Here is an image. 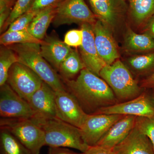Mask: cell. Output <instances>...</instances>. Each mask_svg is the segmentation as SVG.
Returning a JSON list of instances; mask_svg holds the SVG:
<instances>
[{
	"label": "cell",
	"instance_id": "obj_1",
	"mask_svg": "<svg viewBox=\"0 0 154 154\" xmlns=\"http://www.w3.org/2000/svg\"><path fill=\"white\" fill-rule=\"evenodd\" d=\"M61 79L67 91L74 96L87 114H96L101 107L115 102V94L110 86L87 69H83L75 79Z\"/></svg>",
	"mask_w": 154,
	"mask_h": 154
},
{
	"label": "cell",
	"instance_id": "obj_23",
	"mask_svg": "<svg viewBox=\"0 0 154 154\" xmlns=\"http://www.w3.org/2000/svg\"><path fill=\"white\" fill-rule=\"evenodd\" d=\"M1 154H32L15 136L7 130L1 128Z\"/></svg>",
	"mask_w": 154,
	"mask_h": 154
},
{
	"label": "cell",
	"instance_id": "obj_34",
	"mask_svg": "<svg viewBox=\"0 0 154 154\" xmlns=\"http://www.w3.org/2000/svg\"><path fill=\"white\" fill-rule=\"evenodd\" d=\"M48 154H80L65 147H50Z\"/></svg>",
	"mask_w": 154,
	"mask_h": 154
},
{
	"label": "cell",
	"instance_id": "obj_18",
	"mask_svg": "<svg viewBox=\"0 0 154 154\" xmlns=\"http://www.w3.org/2000/svg\"><path fill=\"white\" fill-rule=\"evenodd\" d=\"M137 116H124L111 126L97 145L113 149L124 140L134 127Z\"/></svg>",
	"mask_w": 154,
	"mask_h": 154
},
{
	"label": "cell",
	"instance_id": "obj_26",
	"mask_svg": "<svg viewBox=\"0 0 154 154\" xmlns=\"http://www.w3.org/2000/svg\"><path fill=\"white\" fill-rule=\"evenodd\" d=\"M129 65L133 69L142 73L154 72V51L144 54L135 56L128 59Z\"/></svg>",
	"mask_w": 154,
	"mask_h": 154
},
{
	"label": "cell",
	"instance_id": "obj_21",
	"mask_svg": "<svg viewBox=\"0 0 154 154\" xmlns=\"http://www.w3.org/2000/svg\"><path fill=\"white\" fill-rule=\"evenodd\" d=\"M131 16L136 24L148 22L154 15V0H128Z\"/></svg>",
	"mask_w": 154,
	"mask_h": 154
},
{
	"label": "cell",
	"instance_id": "obj_9",
	"mask_svg": "<svg viewBox=\"0 0 154 154\" xmlns=\"http://www.w3.org/2000/svg\"><path fill=\"white\" fill-rule=\"evenodd\" d=\"M125 115L88 114L80 128L83 140L90 146L97 145L111 126Z\"/></svg>",
	"mask_w": 154,
	"mask_h": 154
},
{
	"label": "cell",
	"instance_id": "obj_33",
	"mask_svg": "<svg viewBox=\"0 0 154 154\" xmlns=\"http://www.w3.org/2000/svg\"><path fill=\"white\" fill-rule=\"evenodd\" d=\"M80 154H116L113 149L98 145L90 146L86 151Z\"/></svg>",
	"mask_w": 154,
	"mask_h": 154
},
{
	"label": "cell",
	"instance_id": "obj_22",
	"mask_svg": "<svg viewBox=\"0 0 154 154\" xmlns=\"http://www.w3.org/2000/svg\"><path fill=\"white\" fill-rule=\"evenodd\" d=\"M85 68V65L78 51L72 48L69 55L61 64L58 72L61 79L72 80Z\"/></svg>",
	"mask_w": 154,
	"mask_h": 154
},
{
	"label": "cell",
	"instance_id": "obj_3",
	"mask_svg": "<svg viewBox=\"0 0 154 154\" xmlns=\"http://www.w3.org/2000/svg\"><path fill=\"white\" fill-rule=\"evenodd\" d=\"M32 119L44 131L45 146L50 147L71 148L82 153L90 147L83 140L80 129L76 127L57 118L44 120Z\"/></svg>",
	"mask_w": 154,
	"mask_h": 154
},
{
	"label": "cell",
	"instance_id": "obj_32",
	"mask_svg": "<svg viewBox=\"0 0 154 154\" xmlns=\"http://www.w3.org/2000/svg\"><path fill=\"white\" fill-rule=\"evenodd\" d=\"M63 1V0H33L28 11L38 12L47 8L58 6Z\"/></svg>",
	"mask_w": 154,
	"mask_h": 154
},
{
	"label": "cell",
	"instance_id": "obj_11",
	"mask_svg": "<svg viewBox=\"0 0 154 154\" xmlns=\"http://www.w3.org/2000/svg\"><path fill=\"white\" fill-rule=\"evenodd\" d=\"M55 93L57 118L80 129L88 114L68 91H55Z\"/></svg>",
	"mask_w": 154,
	"mask_h": 154
},
{
	"label": "cell",
	"instance_id": "obj_27",
	"mask_svg": "<svg viewBox=\"0 0 154 154\" xmlns=\"http://www.w3.org/2000/svg\"><path fill=\"white\" fill-rule=\"evenodd\" d=\"M33 0H17L10 16L1 30L5 32L15 19L28 11Z\"/></svg>",
	"mask_w": 154,
	"mask_h": 154
},
{
	"label": "cell",
	"instance_id": "obj_8",
	"mask_svg": "<svg viewBox=\"0 0 154 154\" xmlns=\"http://www.w3.org/2000/svg\"><path fill=\"white\" fill-rule=\"evenodd\" d=\"M0 116L5 119H31L33 113L29 103L8 83L0 88Z\"/></svg>",
	"mask_w": 154,
	"mask_h": 154
},
{
	"label": "cell",
	"instance_id": "obj_24",
	"mask_svg": "<svg viewBox=\"0 0 154 154\" xmlns=\"http://www.w3.org/2000/svg\"><path fill=\"white\" fill-rule=\"evenodd\" d=\"M42 40L35 38L28 29L11 32H5L1 35L0 43L3 46L24 43H37L41 44Z\"/></svg>",
	"mask_w": 154,
	"mask_h": 154
},
{
	"label": "cell",
	"instance_id": "obj_25",
	"mask_svg": "<svg viewBox=\"0 0 154 154\" xmlns=\"http://www.w3.org/2000/svg\"><path fill=\"white\" fill-rule=\"evenodd\" d=\"M18 62L17 54L9 46H3L0 50V87L7 83L9 70Z\"/></svg>",
	"mask_w": 154,
	"mask_h": 154
},
{
	"label": "cell",
	"instance_id": "obj_17",
	"mask_svg": "<svg viewBox=\"0 0 154 154\" xmlns=\"http://www.w3.org/2000/svg\"><path fill=\"white\" fill-rule=\"evenodd\" d=\"M72 48L53 35H46L40 44L42 55L57 71Z\"/></svg>",
	"mask_w": 154,
	"mask_h": 154
},
{
	"label": "cell",
	"instance_id": "obj_10",
	"mask_svg": "<svg viewBox=\"0 0 154 154\" xmlns=\"http://www.w3.org/2000/svg\"><path fill=\"white\" fill-rule=\"evenodd\" d=\"M96 114L154 117V97L146 94H141L132 100L123 103L101 107Z\"/></svg>",
	"mask_w": 154,
	"mask_h": 154
},
{
	"label": "cell",
	"instance_id": "obj_19",
	"mask_svg": "<svg viewBox=\"0 0 154 154\" xmlns=\"http://www.w3.org/2000/svg\"><path fill=\"white\" fill-rule=\"evenodd\" d=\"M57 6L39 11L33 18L28 30L35 38L42 40L46 36L48 28L55 17Z\"/></svg>",
	"mask_w": 154,
	"mask_h": 154
},
{
	"label": "cell",
	"instance_id": "obj_2",
	"mask_svg": "<svg viewBox=\"0 0 154 154\" xmlns=\"http://www.w3.org/2000/svg\"><path fill=\"white\" fill-rule=\"evenodd\" d=\"M8 46L17 54L18 62L31 69L54 91L55 92L67 91L57 71L42 55L40 44L24 43Z\"/></svg>",
	"mask_w": 154,
	"mask_h": 154
},
{
	"label": "cell",
	"instance_id": "obj_15",
	"mask_svg": "<svg viewBox=\"0 0 154 154\" xmlns=\"http://www.w3.org/2000/svg\"><path fill=\"white\" fill-rule=\"evenodd\" d=\"M83 40L79 47L81 57L85 69L100 77V72L107 65L99 56L96 45L92 25H81Z\"/></svg>",
	"mask_w": 154,
	"mask_h": 154
},
{
	"label": "cell",
	"instance_id": "obj_13",
	"mask_svg": "<svg viewBox=\"0 0 154 154\" xmlns=\"http://www.w3.org/2000/svg\"><path fill=\"white\" fill-rule=\"evenodd\" d=\"M33 110V119L44 120L57 117L55 91L43 82L28 101Z\"/></svg>",
	"mask_w": 154,
	"mask_h": 154
},
{
	"label": "cell",
	"instance_id": "obj_6",
	"mask_svg": "<svg viewBox=\"0 0 154 154\" xmlns=\"http://www.w3.org/2000/svg\"><path fill=\"white\" fill-rule=\"evenodd\" d=\"M97 20L84 0H63L57 8L52 23L55 27L74 23L93 25Z\"/></svg>",
	"mask_w": 154,
	"mask_h": 154
},
{
	"label": "cell",
	"instance_id": "obj_20",
	"mask_svg": "<svg viewBox=\"0 0 154 154\" xmlns=\"http://www.w3.org/2000/svg\"><path fill=\"white\" fill-rule=\"evenodd\" d=\"M124 44L125 48L129 51L154 50V38L149 33L138 34L129 28L125 36Z\"/></svg>",
	"mask_w": 154,
	"mask_h": 154
},
{
	"label": "cell",
	"instance_id": "obj_36",
	"mask_svg": "<svg viewBox=\"0 0 154 154\" xmlns=\"http://www.w3.org/2000/svg\"><path fill=\"white\" fill-rule=\"evenodd\" d=\"M147 32L154 38V15L148 22Z\"/></svg>",
	"mask_w": 154,
	"mask_h": 154
},
{
	"label": "cell",
	"instance_id": "obj_12",
	"mask_svg": "<svg viewBox=\"0 0 154 154\" xmlns=\"http://www.w3.org/2000/svg\"><path fill=\"white\" fill-rule=\"evenodd\" d=\"M88 1L97 19L105 23L112 30L122 22L128 11L125 0Z\"/></svg>",
	"mask_w": 154,
	"mask_h": 154
},
{
	"label": "cell",
	"instance_id": "obj_28",
	"mask_svg": "<svg viewBox=\"0 0 154 154\" xmlns=\"http://www.w3.org/2000/svg\"><path fill=\"white\" fill-rule=\"evenodd\" d=\"M38 12L27 11L25 14H22L15 19L10 25L8 28L5 32L8 33L28 29L33 18Z\"/></svg>",
	"mask_w": 154,
	"mask_h": 154
},
{
	"label": "cell",
	"instance_id": "obj_29",
	"mask_svg": "<svg viewBox=\"0 0 154 154\" xmlns=\"http://www.w3.org/2000/svg\"><path fill=\"white\" fill-rule=\"evenodd\" d=\"M135 125L149 139L154 151V117L137 116Z\"/></svg>",
	"mask_w": 154,
	"mask_h": 154
},
{
	"label": "cell",
	"instance_id": "obj_35",
	"mask_svg": "<svg viewBox=\"0 0 154 154\" xmlns=\"http://www.w3.org/2000/svg\"><path fill=\"white\" fill-rule=\"evenodd\" d=\"M143 87L154 89V72L143 81Z\"/></svg>",
	"mask_w": 154,
	"mask_h": 154
},
{
	"label": "cell",
	"instance_id": "obj_7",
	"mask_svg": "<svg viewBox=\"0 0 154 154\" xmlns=\"http://www.w3.org/2000/svg\"><path fill=\"white\" fill-rule=\"evenodd\" d=\"M7 82L19 96L28 102L43 82L30 68L17 62L9 70Z\"/></svg>",
	"mask_w": 154,
	"mask_h": 154
},
{
	"label": "cell",
	"instance_id": "obj_30",
	"mask_svg": "<svg viewBox=\"0 0 154 154\" xmlns=\"http://www.w3.org/2000/svg\"><path fill=\"white\" fill-rule=\"evenodd\" d=\"M83 33L82 29H73L65 35L64 42L70 47H79L82 43Z\"/></svg>",
	"mask_w": 154,
	"mask_h": 154
},
{
	"label": "cell",
	"instance_id": "obj_14",
	"mask_svg": "<svg viewBox=\"0 0 154 154\" xmlns=\"http://www.w3.org/2000/svg\"><path fill=\"white\" fill-rule=\"evenodd\" d=\"M92 26L95 45L99 56L107 65L111 64L119 57L112 30L99 19Z\"/></svg>",
	"mask_w": 154,
	"mask_h": 154
},
{
	"label": "cell",
	"instance_id": "obj_5",
	"mask_svg": "<svg viewBox=\"0 0 154 154\" xmlns=\"http://www.w3.org/2000/svg\"><path fill=\"white\" fill-rule=\"evenodd\" d=\"M100 77L105 80L119 99L135 98L140 93V88L129 70L120 60L115 61L104 67L100 72Z\"/></svg>",
	"mask_w": 154,
	"mask_h": 154
},
{
	"label": "cell",
	"instance_id": "obj_16",
	"mask_svg": "<svg viewBox=\"0 0 154 154\" xmlns=\"http://www.w3.org/2000/svg\"><path fill=\"white\" fill-rule=\"evenodd\" d=\"M113 149L116 154H154L149 139L135 125L124 140Z\"/></svg>",
	"mask_w": 154,
	"mask_h": 154
},
{
	"label": "cell",
	"instance_id": "obj_4",
	"mask_svg": "<svg viewBox=\"0 0 154 154\" xmlns=\"http://www.w3.org/2000/svg\"><path fill=\"white\" fill-rule=\"evenodd\" d=\"M1 128L14 135L32 154H39L45 146L44 131L32 119H1Z\"/></svg>",
	"mask_w": 154,
	"mask_h": 154
},
{
	"label": "cell",
	"instance_id": "obj_31",
	"mask_svg": "<svg viewBox=\"0 0 154 154\" xmlns=\"http://www.w3.org/2000/svg\"><path fill=\"white\" fill-rule=\"evenodd\" d=\"M17 0H0V30L8 19Z\"/></svg>",
	"mask_w": 154,
	"mask_h": 154
}]
</instances>
